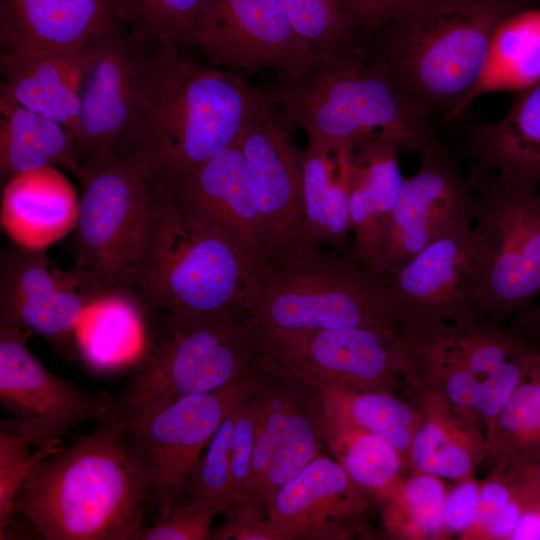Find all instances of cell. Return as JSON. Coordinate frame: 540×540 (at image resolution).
<instances>
[{"mask_svg":"<svg viewBox=\"0 0 540 540\" xmlns=\"http://www.w3.org/2000/svg\"><path fill=\"white\" fill-rule=\"evenodd\" d=\"M146 315L128 293H105L83 312L74 342L85 361L94 367L113 368L134 359L139 361L148 348L143 323Z\"/></svg>","mask_w":540,"mask_h":540,"instance_id":"obj_31","label":"cell"},{"mask_svg":"<svg viewBox=\"0 0 540 540\" xmlns=\"http://www.w3.org/2000/svg\"><path fill=\"white\" fill-rule=\"evenodd\" d=\"M483 265L484 248L473 225L429 244L388 280L387 304L397 331L479 320Z\"/></svg>","mask_w":540,"mask_h":540,"instance_id":"obj_13","label":"cell"},{"mask_svg":"<svg viewBox=\"0 0 540 540\" xmlns=\"http://www.w3.org/2000/svg\"><path fill=\"white\" fill-rule=\"evenodd\" d=\"M104 292L76 269H59L45 250L15 245L0 256V328L16 327L69 353L85 309Z\"/></svg>","mask_w":540,"mask_h":540,"instance_id":"obj_19","label":"cell"},{"mask_svg":"<svg viewBox=\"0 0 540 540\" xmlns=\"http://www.w3.org/2000/svg\"><path fill=\"white\" fill-rule=\"evenodd\" d=\"M257 355L238 315L162 320V336L113 396L112 410L128 422L184 397L214 392L247 376Z\"/></svg>","mask_w":540,"mask_h":540,"instance_id":"obj_8","label":"cell"},{"mask_svg":"<svg viewBox=\"0 0 540 540\" xmlns=\"http://www.w3.org/2000/svg\"><path fill=\"white\" fill-rule=\"evenodd\" d=\"M442 478L412 472L378 498L386 535L400 540L444 539L447 489Z\"/></svg>","mask_w":540,"mask_h":540,"instance_id":"obj_36","label":"cell"},{"mask_svg":"<svg viewBox=\"0 0 540 540\" xmlns=\"http://www.w3.org/2000/svg\"><path fill=\"white\" fill-rule=\"evenodd\" d=\"M303 246L329 245L349 256V191L352 148L327 154L307 145L301 150Z\"/></svg>","mask_w":540,"mask_h":540,"instance_id":"obj_28","label":"cell"},{"mask_svg":"<svg viewBox=\"0 0 540 540\" xmlns=\"http://www.w3.org/2000/svg\"><path fill=\"white\" fill-rule=\"evenodd\" d=\"M387 284L349 256L304 246L256 276L238 316L255 340L336 328L395 335Z\"/></svg>","mask_w":540,"mask_h":540,"instance_id":"obj_6","label":"cell"},{"mask_svg":"<svg viewBox=\"0 0 540 540\" xmlns=\"http://www.w3.org/2000/svg\"><path fill=\"white\" fill-rule=\"evenodd\" d=\"M367 492L343 466L320 455L287 483L267 508L283 540H343L365 530Z\"/></svg>","mask_w":540,"mask_h":540,"instance_id":"obj_20","label":"cell"},{"mask_svg":"<svg viewBox=\"0 0 540 540\" xmlns=\"http://www.w3.org/2000/svg\"><path fill=\"white\" fill-rule=\"evenodd\" d=\"M406 387L421 412L411 473H429L458 483L472 479L487 456V440L478 421L435 390L417 383Z\"/></svg>","mask_w":540,"mask_h":540,"instance_id":"obj_26","label":"cell"},{"mask_svg":"<svg viewBox=\"0 0 540 540\" xmlns=\"http://www.w3.org/2000/svg\"><path fill=\"white\" fill-rule=\"evenodd\" d=\"M326 445L347 474L377 499L405 474L397 450L372 433L342 425H325Z\"/></svg>","mask_w":540,"mask_h":540,"instance_id":"obj_37","label":"cell"},{"mask_svg":"<svg viewBox=\"0 0 540 540\" xmlns=\"http://www.w3.org/2000/svg\"><path fill=\"white\" fill-rule=\"evenodd\" d=\"M80 198L55 167L19 173L4 183L0 221L15 245L46 250L77 226Z\"/></svg>","mask_w":540,"mask_h":540,"instance_id":"obj_25","label":"cell"},{"mask_svg":"<svg viewBox=\"0 0 540 540\" xmlns=\"http://www.w3.org/2000/svg\"><path fill=\"white\" fill-rule=\"evenodd\" d=\"M515 324L525 328L534 337H540V304L531 311L521 314Z\"/></svg>","mask_w":540,"mask_h":540,"instance_id":"obj_48","label":"cell"},{"mask_svg":"<svg viewBox=\"0 0 540 540\" xmlns=\"http://www.w3.org/2000/svg\"><path fill=\"white\" fill-rule=\"evenodd\" d=\"M88 44L1 55L0 93L59 123L74 139Z\"/></svg>","mask_w":540,"mask_h":540,"instance_id":"obj_23","label":"cell"},{"mask_svg":"<svg viewBox=\"0 0 540 540\" xmlns=\"http://www.w3.org/2000/svg\"><path fill=\"white\" fill-rule=\"evenodd\" d=\"M151 189L135 260L120 291L161 320L238 315L257 269L213 219L166 190Z\"/></svg>","mask_w":540,"mask_h":540,"instance_id":"obj_2","label":"cell"},{"mask_svg":"<svg viewBox=\"0 0 540 540\" xmlns=\"http://www.w3.org/2000/svg\"><path fill=\"white\" fill-rule=\"evenodd\" d=\"M540 81V6L508 17L494 38L488 70L470 98L490 90H523Z\"/></svg>","mask_w":540,"mask_h":540,"instance_id":"obj_35","label":"cell"},{"mask_svg":"<svg viewBox=\"0 0 540 540\" xmlns=\"http://www.w3.org/2000/svg\"><path fill=\"white\" fill-rule=\"evenodd\" d=\"M216 515L205 505L180 502L154 525L145 526L139 540H207Z\"/></svg>","mask_w":540,"mask_h":540,"instance_id":"obj_43","label":"cell"},{"mask_svg":"<svg viewBox=\"0 0 540 540\" xmlns=\"http://www.w3.org/2000/svg\"><path fill=\"white\" fill-rule=\"evenodd\" d=\"M150 45L127 26L88 44L74 137L80 167L124 159L130 152L150 101Z\"/></svg>","mask_w":540,"mask_h":540,"instance_id":"obj_9","label":"cell"},{"mask_svg":"<svg viewBox=\"0 0 540 540\" xmlns=\"http://www.w3.org/2000/svg\"><path fill=\"white\" fill-rule=\"evenodd\" d=\"M126 26L149 44L182 43L205 0H118Z\"/></svg>","mask_w":540,"mask_h":540,"instance_id":"obj_40","label":"cell"},{"mask_svg":"<svg viewBox=\"0 0 540 540\" xmlns=\"http://www.w3.org/2000/svg\"><path fill=\"white\" fill-rule=\"evenodd\" d=\"M533 475L536 486L540 492V461L533 465Z\"/></svg>","mask_w":540,"mask_h":540,"instance_id":"obj_49","label":"cell"},{"mask_svg":"<svg viewBox=\"0 0 540 540\" xmlns=\"http://www.w3.org/2000/svg\"><path fill=\"white\" fill-rule=\"evenodd\" d=\"M260 89L291 129L304 131L307 145L327 154L376 136L419 155L439 141L429 115L368 59L363 46L320 53L303 75L276 78Z\"/></svg>","mask_w":540,"mask_h":540,"instance_id":"obj_5","label":"cell"},{"mask_svg":"<svg viewBox=\"0 0 540 540\" xmlns=\"http://www.w3.org/2000/svg\"><path fill=\"white\" fill-rule=\"evenodd\" d=\"M471 179L473 230L484 248L480 314L499 322L540 294V194L498 175Z\"/></svg>","mask_w":540,"mask_h":540,"instance_id":"obj_10","label":"cell"},{"mask_svg":"<svg viewBox=\"0 0 540 540\" xmlns=\"http://www.w3.org/2000/svg\"><path fill=\"white\" fill-rule=\"evenodd\" d=\"M406 385L421 384L471 415L484 434L540 354L525 328L498 321L397 331Z\"/></svg>","mask_w":540,"mask_h":540,"instance_id":"obj_7","label":"cell"},{"mask_svg":"<svg viewBox=\"0 0 540 540\" xmlns=\"http://www.w3.org/2000/svg\"><path fill=\"white\" fill-rule=\"evenodd\" d=\"M480 483L473 478L459 482L447 493L443 510L444 539L463 534L473 523Z\"/></svg>","mask_w":540,"mask_h":540,"instance_id":"obj_46","label":"cell"},{"mask_svg":"<svg viewBox=\"0 0 540 540\" xmlns=\"http://www.w3.org/2000/svg\"><path fill=\"white\" fill-rule=\"evenodd\" d=\"M538 0H414L365 53L429 116L457 118L484 79L501 24Z\"/></svg>","mask_w":540,"mask_h":540,"instance_id":"obj_3","label":"cell"},{"mask_svg":"<svg viewBox=\"0 0 540 540\" xmlns=\"http://www.w3.org/2000/svg\"><path fill=\"white\" fill-rule=\"evenodd\" d=\"M485 437V461L491 470L530 466L540 461V354Z\"/></svg>","mask_w":540,"mask_h":540,"instance_id":"obj_34","label":"cell"},{"mask_svg":"<svg viewBox=\"0 0 540 540\" xmlns=\"http://www.w3.org/2000/svg\"><path fill=\"white\" fill-rule=\"evenodd\" d=\"M150 101L125 159L166 191L237 144L257 88L240 75L184 57L177 44H151Z\"/></svg>","mask_w":540,"mask_h":540,"instance_id":"obj_4","label":"cell"},{"mask_svg":"<svg viewBox=\"0 0 540 540\" xmlns=\"http://www.w3.org/2000/svg\"><path fill=\"white\" fill-rule=\"evenodd\" d=\"M324 444V412L319 390L301 381L283 435L252 500L267 512L276 494L322 455Z\"/></svg>","mask_w":540,"mask_h":540,"instance_id":"obj_33","label":"cell"},{"mask_svg":"<svg viewBox=\"0 0 540 540\" xmlns=\"http://www.w3.org/2000/svg\"><path fill=\"white\" fill-rule=\"evenodd\" d=\"M120 26L118 0H0L1 55L76 49Z\"/></svg>","mask_w":540,"mask_h":540,"instance_id":"obj_21","label":"cell"},{"mask_svg":"<svg viewBox=\"0 0 540 540\" xmlns=\"http://www.w3.org/2000/svg\"><path fill=\"white\" fill-rule=\"evenodd\" d=\"M417 172L404 179L378 248L375 273L387 280L440 237L473 225L475 185L439 140L420 155Z\"/></svg>","mask_w":540,"mask_h":540,"instance_id":"obj_15","label":"cell"},{"mask_svg":"<svg viewBox=\"0 0 540 540\" xmlns=\"http://www.w3.org/2000/svg\"><path fill=\"white\" fill-rule=\"evenodd\" d=\"M292 131L257 88L239 145L250 176L268 268L304 247L301 150Z\"/></svg>","mask_w":540,"mask_h":540,"instance_id":"obj_17","label":"cell"},{"mask_svg":"<svg viewBox=\"0 0 540 540\" xmlns=\"http://www.w3.org/2000/svg\"><path fill=\"white\" fill-rule=\"evenodd\" d=\"M125 428L111 409L88 434L41 459L19 488L14 515L45 540H139L150 503L123 446Z\"/></svg>","mask_w":540,"mask_h":540,"instance_id":"obj_1","label":"cell"},{"mask_svg":"<svg viewBox=\"0 0 540 540\" xmlns=\"http://www.w3.org/2000/svg\"><path fill=\"white\" fill-rule=\"evenodd\" d=\"M250 393L247 375L126 422L123 446L146 484L157 517H165L180 503L203 450L232 407Z\"/></svg>","mask_w":540,"mask_h":540,"instance_id":"obj_11","label":"cell"},{"mask_svg":"<svg viewBox=\"0 0 540 540\" xmlns=\"http://www.w3.org/2000/svg\"><path fill=\"white\" fill-rule=\"evenodd\" d=\"M399 151L394 142L381 136L352 147L349 218L353 238L349 257L374 273L381 237L405 179Z\"/></svg>","mask_w":540,"mask_h":540,"instance_id":"obj_24","label":"cell"},{"mask_svg":"<svg viewBox=\"0 0 540 540\" xmlns=\"http://www.w3.org/2000/svg\"><path fill=\"white\" fill-rule=\"evenodd\" d=\"M222 513L224 521L211 529L207 540H283L265 508L255 500L236 499Z\"/></svg>","mask_w":540,"mask_h":540,"instance_id":"obj_42","label":"cell"},{"mask_svg":"<svg viewBox=\"0 0 540 540\" xmlns=\"http://www.w3.org/2000/svg\"><path fill=\"white\" fill-rule=\"evenodd\" d=\"M325 425L357 428L388 441L399 453L405 473H411L413 443L421 422L416 401L392 392L345 388L319 390Z\"/></svg>","mask_w":540,"mask_h":540,"instance_id":"obj_30","label":"cell"},{"mask_svg":"<svg viewBox=\"0 0 540 540\" xmlns=\"http://www.w3.org/2000/svg\"><path fill=\"white\" fill-rule=\"evenodd\" d=\"M248 375L255 443L248 479L237 499L256 496L301 385L294 376L265 362L259 352Z\"/></svg>","mask_w":540,"mask_h":540,"instance_id":"obj_32","label":"cell"},{"mask_svg":"<svg viewBox=\"0 0 540 540\" xmlns=\"http://www.w3.org/2000/svg\"><path fill=\"white\" fill-rule=\"evenodd\" d=\"M414 0H339L356 32L370 35L388 25Z\"/></svg>","mask_w":540,"mask_h":540,"instance_id":"obj_45","label":"cell"},{"mask_svg":"<svg viewBox=\"0 0 540 540\" xmlns=\"http://www.w3.org/2000/svg\"><path fill=\"white\" fill-rule=\"evenodd\" d=\"M29 335L16 327L0 328V403L14 416V431L41 448L81 424L97 422L114 400L48 371L29 350Z\"/></svg>","mask_w":540,"mask_h":540,"instance_id":"obj_18","label":"cell"},{"mask_svg":"<svg viewBox=\"0 0 540 540\" xmlns=\"http://www.w3.org/2000/svg\"><path fill=\"white\" fill-rule=\"evenodd\" d=\"M182 43L212 66L248 73L272 69L294 79L319 57L295 31L277 0H205Z\"/></svg>","mask_w":540,"mask_h":540,"instance_id":"obj_14","label":"cell"},{"mask_svg":"<svg viewBox=\"0 0 540 540\" xmlns=\"http://www.w3.org/2000/svg\"><path fill=\"white\" fill-rule=\"evenodd\" d=\"M510 540H540V492L538 488L525 507Z\"/></svg>","mask_w":540,"mask_h":540,"instance_id":"obj_47","label":"cell"},{"mask_svg":"<svg viewBox=\"0 0 540 540\" xmlns=\"http://www.w3.org/2000/svg\"><path fill=\"white\" fill-rule=\"evenodd\" d=\"M251 393L241 399L234 409L231 435L232 492L234 500L243 490L250 471L255 443L251 410Z\"/></svg>","mask_w":540,"mask_h":540,"instance_id":"obj_44","label":"cell"},{"mask_svg":"<svg viewBox=\"0 0 540 540\" xmlns=\"http://www.w3.org/2000/svg\"><path fill=\"white\" fill-rule=\"evenodd\" d=\"M471 178L498 175L531 188L540 182V81L518 91L495 122L467 129Z\"/></svg>","mask_w":540,"mask_h":540,"instance_id":"obj_27","label":"cell"},{"mask_svg":"<svg viewBox=\"0 0 540 540\" xmlns=\"http://www.w3.org/2000/svg\"><path fill=\"white\" fill-rule=\"evenodd\" d=\"M295 31L317 53H344L362 45L339 0H277Z\"/></svg>","mask_w":540,"mask_h":540,"instance_id":"obj_38","label":"cell"},{"mask_svg":"<svg viewBox=\"0 0 540 540\" xmlns=\"http://www.w3.org/2000/svg\"><path fill=\"white\" fill-rule=\"evenodd\" d=\"M237 403L225 416L212 437L206 454L201 458L191 476L180 502H196L219 514L234 501L231 435Z\"/></svg>","mask_w":540,"mask_h":540,"instance_id":"obj_39","label":"cell"},{"mask_svg":"<svg viewBox=\"0 0 540 540\" xmlns=\"http://www.w3.org/2000/svg\"><path fill=\"white\" fill-rule=\"evenodd\" d=\"M32 444L13 430L1 427L0 432V539H6L7 531L14 528L16 521L14 505L19 488L30 469L41 459L62 449L63 443L52 441L30 455Z\"/></svg>","mask_w":540,"mask_h":540,"instance_id":"obj_41","label":"cell"},{"mask_svg":"<svg viewBox=\"0 0 540 540\" xmlns=\"http://www.w3.org/2000/svg\"><path fill=\"white\" fill-rule=\"evenodd\" d=\"M74 269L104 292L120 291L134 263L152 189L127 159L81 167Z\"/></svg>","mask_w":540,"mask_h":540,"instance_id":"obj_12","label":"cell"},{"mask_svg":"<svg viewBox=\"0 0 540 540\" xmlns=\"http://www.w3.org/2000/svg\"><path fill=\"white\" fill-rule=\"evenodd\" d=\"M168 192L224 228L259 273L268 268L250 176L239 142L217 153Z\"/></svg>","mask_w":540,"mask_h":540,"instance_id":"obj_22","label":"cell"},{"mask_svg":"<svg viewBox=\"0 0 540 540\" xmlns=\"http://www.w3.org/2000/svg\"><path fill=\"white\" fill-rule=\"evenodd\" d=\"M61 167L77 176L81 167L74 139L59 123L0 93V173L16 174Z\"/></svg>","mask_w":540,"mask_h":540,"instance_id":"obj_29","label":"cell"},{"mask_svg":"<svg viewBox=\"0 0 540 540\" xmlns=\"http://www.w3.org/2000/svg\"><path fill=\"white\" fill-rule=\"evenodd\" d=\"M395 335L336 328L255 340L261 358L318 390L392 392L401 388L403 359Z\"/></svg>","mask_w":540,"mask_h":540,"instance_id":"obj_16","label":"cell"}]
</instances>
